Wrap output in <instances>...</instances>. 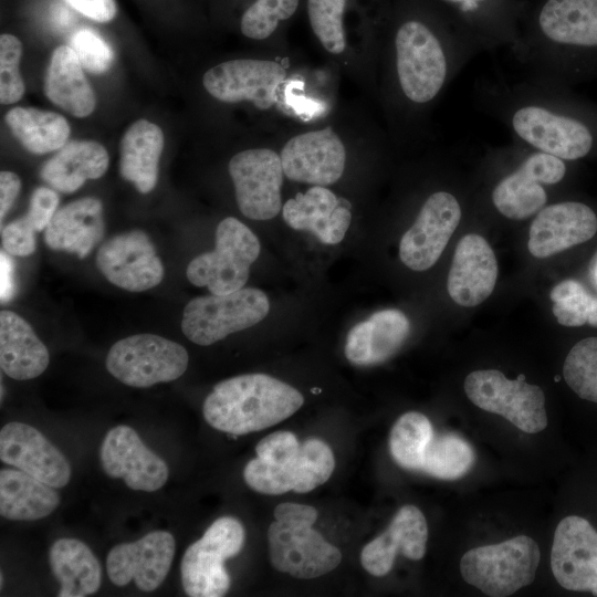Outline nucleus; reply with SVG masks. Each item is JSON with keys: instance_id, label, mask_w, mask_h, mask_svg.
<instances>
[{"instance_id": "1", "label": "nucleus", "mask_w": 597, "mask_h": 597, "mask_svg": "<svg viewBox=\"0 0 597 597\" xmlns=\"http://www.w3.org/2000/svg\"><path fill=\"white\" fill-rule=\"evenodd\" d=\"M565 86L525 76L519 82L482 80L475 84L481 109L504 124L513 139L574 161L597 144V124L566 96Z\"/></svg>"}, {"instance_id": "2", "label": "nucleus", "mask_w": 597, "mask_h": 597, "mask_svg": "<svg viewBox=\"0 0 597 597\" xmlns=\"http://www.w3.org/2000/svg\"><path fill=\"white\" fill-rule=\"evenodd\" d=\"M510 49L527 77L565 86L597 61V0H546Z\"/></svg>"}, {"instance_id": "3", "label": "nucleus", "mask_w": 597, "mask_h": 597, "mask_svg": "<svg viewBox=\"0 0 597 597\" xmlns=\"http://www.w3.org/2000/svg\"><path fill=\"white\" fill-rule=\"evenodd\" d=\"M394 52L401 95L423 106L433 102L481 49L468 33L443 36L423 20L411 18L397 27Z\"/></svg>"}, {"instance_id": "4", "label": "nucleus", "mask_w": 597, "mask_h": 597, "mask_svg": "<svg viewBox=\"0 0 597 597\" xmlns=\"http://www.w3.org/2000/svg\"><path fill=\"white\" fill-rule=\"evenodd\" d=\"M303 404V395L291 385L265 374H245L217 384L202 411L212 428L241 436L287 419Z\"/></svg>"}, {"instance_id": "5", "label": "nucleus", "mask_w": 597, "mask_h": 597, "mask_svg": "<svg viewBox=\"0 0 597 597\" xmlns=\"http://www.w3.org/2000/svg\"><path fill=\"white\" fill-rule=\"evenodd\" d=\"M268 530L272 566L295 578L311 579L334 570L342 562L341 551L312 525L317 510L307 504L281 503Z\"/></svg>"}, {"instance_id": "6", "label": "nucleus", "mask_w": 597, "mask_h": 597, "mask_svg": "<svg viewBox=\"0 0 597 597\" xmlns=\"http://www.w3.org/2000/svg\"><path fill=\"white\" fill-rule=\"evenodd\" d=\"M540 548L530 536L520 535L499 544L468 551L460 561L463 579L491 597H505L533 583Z\"/></svg>"}, {"instance_id": "7", "label": "nucleus", "mask_w": 597, "mask_h": 597, "mask_svg": "<svg viewBox=\"0 0 597 597\" xmlns=\"http://www.w3.org/2000/svg\"><path fill=\"white\" fill-rule=\"evenodd\" d=\"M517 144L519 160L494 184L491 201L505 218L523 220L547 206V188L564 180L567 166L566 160Z\"/></svg>"}, {"instance_id": "8", "label": "nucleus", "mask_w": 597, "mask_h": 597, "mask_svg": "<svg viewBox=\"0 0 597 597\" xmlns=\"http://www.w3.org/2000/svg\"><path fill=\"white\" fill-rule=\"evenodd\" d=\"M260 249L256 235L244 223L224 218L216 230L214 250L191 260L187 277L196 286H207L211 294L238 291L247 283Z\"/></svg>"}, {"instance_id": "9", "label": "nucleus", "mask_w": 597, "mask_h": 597, "mask_svg": "<svg viewBox=\"0 0 597 597\" xmlns=\"http://www.w3.org/2000/svg\"><path fill=\"white\" fill-rule=\"evenodd\" d=\"M269 310L265 293L253 287H242L223 295L199 296L186 305L181 329L192 343L208 346L255 325Z\"/></svg>"}, {"instance_id": "10", "label": "nucleus", "mask_w": 597, "mask_h": 597, "mask_svg": "<svg viewBox=\"0 0 597 597\" xmlns=\"http://www.w3.org/2000/svg\"><path fill=\"white\" fill-rule=\"evenodd\" d=\"M244 528L232 516L216 520L201 538L186 549L181 564V584L190 597H221L230 588L224 562L244 544Z\"/></svg>"}, {"instance_id": "11", "label": "nucleus", "mask_w": 597, "mask_h": 597, "mask_svg": "<svg viewBox=\"0 0 597 597\" xmlns=\"http://www.w3.org/2000/svg\"><path fill=\"white\" fill-rule=\"evenodd\" d=\"M189 356L180 344L155 334H136L116 342L106 357V368L121 383L136 388L179 378Z\"/></svg>"}, {"instance_id": "12", "label": "nucleus", "mask_w": 597, "mask_h": 597, "mask_svg": "<svg viewBox=\"0 0 597 597\" xmlns=\"http://www.w3.org/2000/svg\"><path fill=\"white\" fill-rule=\"evenodd\" d=\"M464 391L476 407L504 417L526 433L547 426L544 391L527 384L524 375L509 379L496 369L475 370L467 376Z\"/></svg>"}, {"instance_id": "13", "label": "nucleus", "mask_w": 597, "mask_h": 597, "mask_svg": "<svg viewBox=\"0 0 597 597\" xmlns=\"http://www.w3.org/2000/svg\"><path fill=\"white\" fill-rule=\"evenodd\" d=\"M334 468L335 458L329 446L312 438L302 443L295 458L283 464L265 462L258 457L250 460L243 469V479L262 494L307 493L324 484Z\"/></svg>"}, {"instance_id": "14", "label": "nucleus", "mask_w": 597, "mask_h": 597, "mask_svg": "<svg viewBox=\"0 0 597 597\" xmlns=\"http://www.w3.org/2000/svg\"><path fill=\"white\" fill-rule=\"evenodd\" d=\"M228 169L242 214L269 220L280 212L284 171L279 154L269 148L247 149L230 159Z\"/></svg>"}, {"instance_id": "15", "label": "nucleus", "mask_w": 597, "mask_h": 597, "mask_svg": "<svg viewBox=\"0 0 597 597\" xmlns=\"http://www.w3.org/2000/svg\"><path fill=\"white\" fill-rule=\"evenodd\" d=\"M462 216L458 197L447 190L432 192L399 244L401 262L413 271L430 269L440 258Z\"/></svg>"}, {"instance_id": "16", "label": "nucleus", "mask_w": 597, "mask_h": 597, "mask_svg": "<svg viewBox=\"0 0 597 597\" xmlns=\"http://www.w3.org/2000/svg\"><path fill=\"white\" fill-rule=\"evenodd\" d=\"M286 77L277 62L238 59L208 70L202 84L214 98L226 103L249 101L260 109L271 108L277 100V88Z\"/></svg>"}, {"instance_id": "17", "label": "nucleus", "mask_w": 597, "mask_h": 597, "mask_svg": "<svg viewBox=\"0 0 597 597\" xmlns=\"http://www.w3.org/2000/svg\"><path fill=\"white\" fill-rule=\"evenodd\" d=\"M100 272L112 284L130 292L155 287L164 266L149 237L140 230L117 234L104 242L96 254Z\"/></svg>"}, {"instance_id": "18", "label": "nucleus", "mask_w": 597, "mask_h": 597, "mask_svg": "<svg viewBox=\"0 0 597 597\" xmlns=\"http://www.w3.org/2000/svg\"><path fill=\"white\" fill-rule=\"evenodd\" d=\"M551 567L567 590L597 596V531L584 517H564L554 533Z\"/></svg>"}, {"instance_id": "19", "label": "nucleus", "mask_w": 597, "mask_h": 597, "mask_svg": "<svg viewBox=\"0 0 597 597\" xmlns=\"http://www.w3.org/2000/svg\"><path fill=\"white\" fill-rule=\"evenodd\" d=\"M100 458L104 472L109 478L123 479L132 490L155 492L169 476L166 462L128 426H116L106 433Z\"/></svg>"}, {"instance_id": "20", "label": "nucleus", "mask_w": 597, "mask_h": 597, "mask_svg": "<svg viewBox=\"0 0 597 597\" xmlns=\"http://www.w3.org/2000/svg\"><path fill=\"white\" fill-rule=\"evenodd\" d=\"M175 555V538L153 531L136 542L114 546L106 559L108 578L116 586L132 580L143 591L157 589L165 580Z\"/></svg>"}, {"instance_id": "21", "label": "nucleus", "mask_w": 597, "mask_h": 597, "mask_svg": "<svg viewBox=\"0 0 597 597\" xmlns=\"http://www.w3.org/2000/svg\"><path fill=\"white\" fill-rule=\"evenodd\" d=\"M280 157L289 179L326 186L342 177L346 151L338 135L326 127L292 137L282 148Z\"/></svg>"}, {"instance_id": "22", "label": "nucleus", "mask_w": 597, "mask_h": 597, "mask_svg": "<svg viewBox=\"0 0 597 597\" xmlns=\"http://www.w3.org/2000/svg\"><path fill=\"white\" fill-rule=\"evenodd\" d=\"M0 459L53 488L70 482L71 467L65 455L30 425L14 421L1 428Z\"/></svg>"}, {"instance_id": "23", "label": "nucleus", "mask_w": 597, "mask_h": 597, "mask_svg": "<svg viewBox=\"0 0 597 597\" xmlns=\"http://www.w3.org/2000/svg\"><path fill=\"white\" fill-rule=\"evenodd\" d=\"M597 232V214L584 202L561 201L545 206L528 231V251L548 258L590 240Z\"/></svg>"}, {"instance_id": "24", "label": "nucleus", "mask_w": 597, "mask_h": 597, "mask_svg": "<svg viewBox=\"0 0 597 597\" xmlns=\"http://www.w3.org/2000/svg\"><path fill=\"white\" fill-rule=\"evenodd\" d=\"M498 279V262L488 241L475 233L457 244L448 274L447 289L459 305L472 307L486 300Z\"/></svg>"}, {"instance_id": "25", "label": "nucleus", "mask_w": 597, "mask_h": 597, "mask_svg": "<svg viewBox=\"0 0 597 597\" xmlns=\"http://www.w3.org/2000/svg\"><path fill=\"white\" fill-rule=\"evenodd\" d=\"M427 540L428 525L422 512L415 505H404L386 531L364 546L362 566L374 576H385L391 570L398 553L412 561L421 559Z\"/></svg>"}, {"instance_id": "26", "label": "nucleus", "mask_w": 597, "mask_h": 597, "mask_svg": "<svg viewBox=\"0 0 597 597\" xmlns=\"http://www.w3.org/2000/svg\"><path fill=\"white\" fill-rule=\"evenodd\" d=\"M350 203L324 186L297 193L282 207L284 221L294 230L313 232L325 244L339 243L352 221Z\"/></svg>"}, {"instance_id": "27", "label": "nucleus", "mask_w": 597, "mask_h": 597, "mask_svg": "<svg viewBox=\"0 0 597 597\" xmlns=\"http://www.w3.org/2000/svg\"><path fill=\"white\" fill-rule=\"evenodd\" d=\"M409 332V320L401 311H378L350 328L346 337L345 356L357 366L383 364L400 349Z\"/></svg>"}, {"instance_id": "28", "label": "nucleus", "mask_w": 597, "mask_h": 597, "mask_svg": "<svg viewBox=\"0 0 597 597\" xmlns=\"http://www.w3.org/2000/svg\"><path fill=\"white\" fill-rule=\"evenodd\" d=\"M103 232V205L97 198L85 197L55 212L45 229L44 240L52 250L83 259L100 242Z\"/></svg>"}, {"instance_id": "29", "label": "nucleus", "mask_w": 597, "mask_h": 597, "mask_svg": "<svg viewBox=\"0 0 597 597\" xmlns=\"http://www.w3.org/2000/svg\"><path fill=\"white\" fill-rule=\"evenodd\" d=\"M50 355L31 325L14 312L0 313V367L17 380L40 376L49 366Z\"/></svg>"}, {"instance_id": "30", "label": "nucleus", "mask_w": 597, "mask_h": 597, "mask_svg": "<svg viewBox=\"0 0 597 597\" xmlns=\"http://www.w3.org/2000/svg\"><path fill=\"white\" fill-rule=\"evenodd\" d=\"M163 148L161 129L147 119L133 123L121 140L119 172L140 193L150 192L157 184Z\"/></svg>"}, {"instance_id": "31", "label": "nucleus", "mask_w": 597, "mask_h": 597, "mask_svg": "<svg viewBox=\"0 0 597 597\" xmlns=\"http://www.w3.org/2000/svg\"><path fill=\"white\" fill-rule=\"evenodd\" d=\"M107 167L104 146L94 140H72L43 165L41 177L54 189L71 193L87 179L102 177Z\"/></svg>"}, {"instance_id": "32", "label": "nucleus", "mask_w": 597, "mask_h": 597, "mask_svg": "<svg viewBox=\"0 0 597 597\" xmlns=\"http://www.w3.org/2000/svg\"><path fill=\"white\" fill-rule=\"evenodd\" d=\"M44 91L55 105L76 117H86L95 108L94 91L71 46H57L46 71Z\"/></svg>"}, {"instance_id": "33", "label": "nucleus", "mask_w": 597, "mask_h": 597, "mask_svg": "<svg viewBox=\"0 0 597 597\" xmlns=\"http://www.w3.org/2000/svg\"><path fill=\"white\" fill-rule=\"evenodd\" d=\"M60 504L53 486L22 470L0 471V514L12 521H34L51 514Z\"/></svg>"}, {"instance_id": "34", "label": "nucleus", "mask_w": 597, "mask_h": 597, "mask_svg": "<svg viewBox=\"0 0 597 597\" xmlns=\"http://www.w3.org/2000/svg\"><path fill=\"white\" fill-rule=\"evenodd\" d=\"M49 562L61 584L59 597H85L98 590L102 582L100 562L80 540H56L50 548Z\"/></svg>"}, {"instance_id": "35", "label": "nucleus", "mask_w": 597, "mask_h": 597, "mask_svg": "<svg viewBox=\"0 0 597 597\" xmlns=\"http://www.w3.org/2000/svg\"><path fill=\"white\" fill-rule=\"evenodd\" d=\"M6 123L21 145L33 154L57 150L66 144L70 125L60 114L34 107H14Z\"/></svg>"}, {"instance_id": "36", "label": "nucleus", "mask_w": 597, "mask_h": 597, "mask_svg": "<svg viewBox=\"0 0 597 597\" xmlns=\"http://www.w3.org/2000/svg\"><path fill=\"white\" fill-rule=\"evenodd\" d=\"M434 436L430 420L420 412L401 415L389 434V449L395 462L407 470L421 469L426 450Z\"/></svg>"}, {"instance_id": "37", "label": "nucleus", "mask_w": 597, "mask_h": 597, "mask_svg": "<svg viewBox=\"0 0 597 597\" xmlns=\"http://www.w3.org/2000/svg\"><path fill=\"white\" fill-rule=\"evenodd\" d=\"M475 461V454L461 437L454 433L433 436L420 471L441 480H455L467 474Z\"/></svg>"}, {"instance_id": "38", "label": "nucleus", "mask_w": 597, "mask_h": 597, "mask_svg": "<svg viewBox=\"0 0 597 597\" xmlns=\"http://www.w3.org/2000/svg\"><path fill=\"white\" fill-rule=\"evenodd\" d=\"M553 313L561 325L597 327V297H593L576 280H565L551 291Z\"/></svg>"}, {"instance_id": "39", "label": "nucleus", "mask_w": 597, "mask_h": 597, "mask_svg": "<svg viewBox=\"0 0 597 597\" xmlns=\"http://www.w3.org/2000/svg\"><path fill=\"white\" fill-rule=\"evenodd\" d=\"M563 375L578 397L597 404V337L584 338L572 347Z\"/></svg>"}, {"instance_id": "40", "label": "nucleus", "mask_w": 597, "mask_h": 597, "mask_svg": "<svg viewBox=\"0 0 597 597\" xmlns=\"http://www.w3.org/2000/svg\"><path fill=\"white\" fill-rule=\"evenodd\" d=\"M350 0H306L311 28L324 49L339 54L344 51V15Z\"/></svg>"}, {"instance_id": "41", "label": "nucleus", "mask_w": 597, "mask_h": 597, "mask_svg": "<svg viewBox=\"0 0 597 597\" xmlns=\"http://www.w3.org/2000/svg\"><path fill=\"white\" fill-rule=\"evenodd\" d=\"M301 0H253L244 10L240 28L241 32L253 40L269 38L280 22L291 19Z\"/></svg>"}, {"instance_id": "42", "label": "nucleus", "mask_w": 597, "mask_h": 597, "mask_svg": "<svg viewBox=\"0 0 597 597\" xmlns=\"http://www.w3.org/2000/svg\"><path fill=\"white\" fill-rule=\"evenodd\" d=\"M22 55V44L12 34L0 36V102L12 104L24 94V83L19 72Z\"/></svg>"}, {"instance_id": "43", "label": "nucleus", "mask_w": 597, "mask_h": 597, "mask_svg": "<svg viewBox=\"0 0 597 597\" xmlns=\"http://www.w3.org/2000/svg\"><path fill=\"white\" fill-rule=\"evenodd\" d=\"M70 46L77 56L81 65L93 74L106 72L113 62V51L105 40L90 29L75 32Z\"/></svg>"}, {"instance_id": "44", "label": "nucleus", "mask_w": 597, "mask_h": 597, "mask_svg": "<svg viewBox=\"0 0 597 597\" xmlns=\"http://www.w3.org/2000/svg\"><path fill=\"white\" fill-rule=\"evenodd\" d=\"M301 446L293 432L276 431L262 438L255 452L262 461L283 464L298 454Z\"/></svg>"}, {"instance_id": "45", "label": "nucleus", "mask_w": 597, "mask_h": 597, "mask_svg": "<svg viewBox=\"0 0 597 597\" xmlns=\"http://www.w3.org/2000/svg\"><path fill=\"white\" fill-rule=\"evenodd\" d=\"M34 231L27 214L2 227L1 240L4 251L17 256L32 254L35 250Z\"/></svg>"}, {"instance_id": "46", "label": "nucleus", "mask_w": 597, "mask_h": 597, "mask_svg": "<svg viewBox=\"0 0 597 597\" xmlns=\"http://www.w3.org/2000/svg\"><path fill=\"white\" fill-rule=\"evenodd\" d=\"M57 205L59 196L50 188L39 187L32 192L27 217L35 231L46 229L51 219L57 211Z\"/></svg>"}, {"instance_id": "47", "label": "nucleus", "mask_w": 597, "mask_h": 597, "mask_svg": "<svg viewBox=\"0 0 597 597\" xmlns=\"http://www.w3.org/2000/svg\"><path fill=\"white\" fill-rule=\"evenodd\" d=\"M73 9L96 22H109L117 12L115 0H64Z\"/></svg>"}, {"instance_id": "48", "label": "nucleus", "mask_w": 597, "mask_h": 597, "mask_svg": "<svg viewBox=\"0 0 597 597\" xmlns=\"http://www.w3.org/2000/svg\"><path fill=\"white\" fill-rule=\"evenodd\" d=\"M21 188L20 178L11 171L0 174V218L3 220Z\"/></svg>"}, {"instance_id": "49", "label": "nucleus", "mask_w": 597, "mask_h": 597, "mask_svg": "<svg viewBox=\"0 0 597 597\" xmlns=\"http://www.w3.org/2000/svg\"><path fill=\"white\" fill-rule=\"evenodd\" d=\"M13 262L3 251L0 254V297L6 303L11 300L14 293Z\"/></svg>"}, {"instance_id": "50", "label": "nucleus", "mask_w": 597, "mask_h": 597, "mask_svg": "<svg viewBox=\"0 0 597 597\" xmlns=\"http://www.w3.org/2000/svg\"><path fill=\"white\" fill-rule=\"evenodd\" d=\"M458 8L463 15L476 14L491 0H442Z\"/></svg>"}, {"instance_id": "51", "label": "nucleus", "mask_w": 597, "mask_h": 597, "mask_svg": "<svg viewBox=\"0 0 597 597\" xmlns=\"http://www.w3.org/2000/svg\"><path fill=\"white\" fill-rule=\"evenodd\" d=\"M0 579H1L0 586L2 587V585H3V575H2V573H1V575H0Z\"/></svg>"}, {"instance_id": "52", "label": "nucleus", "mask_w": 597, "mask_h": 597, "mask_svg": "<svg viewBox=\"0 0 597 597\" xmlns=\"http://www.w3.org/2000/svg\"><path fill=\"white\" fill-rule=\"evenodd\" d=\"M596 276H597V265H596Z\"/></svg>"}]
</instances>
